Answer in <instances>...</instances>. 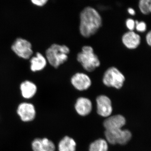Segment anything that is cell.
I'll use <instances>...</instances> for the list:
<instances>
[{
	"label": "cell",
	"mask_w": 151,
	"mask_h": 151,
	"mask_svg": "<svg viewBox=\"0 0 151 151\" xmlns=\"http://www.w3.org/2000/svg\"><path fill=\"white\" fill-rule=\"evenodd\" d=\"M79 31L84 37L94 35L102 27L103 20L98 11L91 6L84 8L80 14Z\"/></svg>",
	"instance_id": "1"
},
{
	"label": "cell",
	"mask_w": 151,
	"mask_h": 151,
	"mask_svg": "<svg viewBox=\"0 0 151 151\" xmlns=\"http://www.w3.org/2000/svg\"><path fill=\"white\" fill-rule=\"evenodd\" d=\"M70 52V49L66 45L53 44L47 49L45 57L47 63L57 68L67 61Z\"/></svg>",
	"instance_id": "2"
},
{
	"label": "cell",
	"mask_w": 151,
	"mask_h": 151,
	"mask_svg": "<svg viewBox=\"0 0 151 151\" xmlns=\"http://www.w3.org/2000/svg\"><path fill=\"white\" fill-rule=\"evenodd\" d=\"M77 60L84 70L88 72L94 71L100 65V61L92 47L86 45L82 47L81 52L77 55Z\"/></svg>",
	"instance_id": "3"
},
{
	"label": "cell",
	"mask_w": 151,
	"mask_h": 151,
	"mask_svg": "<svg viewBox=\"0 0 151 151\" xmlns=\"http://www.w3.org/2000/svg\"><path fill=\"white\" fill-rule=\"evenodd\" d=\"M126 78L124 74L116 67L109 68L104 73L103 84L109 87L121 89L124 86Z\"/></svg>",
	"instance_id": "4"
},
{
	"label": "cell",
	"mask_w": 151,
	"mask_h": 151,
	"mask_svg": "<svg viewBox=\"0 0 151 151\" xmlns=\"http://www.w3.org/2000/svg\"><path fill=\"white\" fill-rule=\"evenodd\" d=\"M11 48L17 56L24 59H30L33 53L32 44L23 38H17L12 45Z\"/></svg>",
	"instance_id": "5"
},
{
	"label": "cell",
	"mask_w": 151,
	"mask_h": 151,
	"mask_svg": "<svg viewBox=\"0 0 151 151\" xmlns=\"http://www.w3.org/2000/svg\"><path fill=\"white\" fill-rule=\"evenodd\" d=\"M105 135L108 143L112 145L116 144L124 145L129 142L132 137V134L129 130L118 129L106 130Z\"/></svg>",
	"instance_id": "6"
},
{
	"label": "cell",
	"mask_w": 151,
	"mask_h": 151,
	"mask_svg": "<svg viewBox=\"0 0 151 151\" xmlns=\"http://www.w3.org/2000/svg\"><path fill=\"white\" fill-rule=\"evenodd\" d=\"M17 115L22 122L29 123L33 122L36 118V108L33 103L23 102L19 104L16 110Z\"/></svg>",
	"instance_id": "7"
},
{
	"label": "cell",
	"mask_w": 151,
	"mask_h": 151,
	"mask_svg": "<svg viewBox=\"0 0 151 151\" xmlns=\"http://www.w3.org/2000/svg\"><path fill=\"white\" fill-rule=\"evenodd\" d=\"M32 151H55L56 147L50 139L47 137L34 138L31 143Z\"/></svg>",
	"instance_id": "8"
},
{
	"label": "cell",
	"mask_w": 151,
	"mask_h": 151,
	"mask_svg": "<svg viewBox=\"0 0 151 151\" xmlns=\"http://www.w3.org/2000/svg\"><path fill=\"white\" fill-rule=\"evenodd\" d=\"M97 113L103 117H108L113 112L112 102L106 95H100L96 98Z\"/></svg>",
	"instance_id": "9"
},
{
	"label": "cell",
	"mask_w": 151,
	"mask_h": 151,
	"mask_svg": "<svg viewBox=\"0 0 151 151\" xmlns=\"http://www.w3.org/2000/svg\"><path fill=\"white\" fill-rule=\"evenodd\" d=\"M70 82L72 86L78 91L87 90L92 85V81L87 74L76 73L71 77Z\"/></svg>",
	"instance_id": "10"
},
{
	"label": "cell",
	"mask_w": 151,
	"mask_h": 151,
	"mask_svg": "<svg viewBox=\"0 0 151 151\" xmlns=\"http://www.w3.org/2000/svg\"><path fill=\"white\" fill-rule=\"evenodd\" d=\"M126 123L125 117L122 115H117L107 118L104 121L103 125L106 130L112 131L122 129Z\"/></svg>",
	"instance_id": "11"
},
{
	"label": "cell",
	"mask_w": 151,
	"mask_h": 151,
	"mask_svg": "<svg viewBox=\"0 0 151 151\" xmlns=\"http://www.w3.org/2000/svg\"><path fill=\"white\" fill-rule=\"evenodd\" d=\"M140 36L134 31H129L124 33L122 37V42L124 46L130 50L137 48L141 43Z\"/></svg>",
	"instance_id": "12"
},
{
	"label": "cell",
	"mask_w": 151,
	"mask_h": 151,
	"mask_svg": "<svg viewBox=\"0 0 151 151\" xmlns=\"http://www.w3.org/2000/svg\"><path fill=\"white\" fill-rule=\"evenodd\" d=\"M92 105L91 100L84 97H80L76 100L75 109L78 115L85 116L89 115L92 111Z\"/></svg>",
	"instance_id": "13"
},
{
	"label": "cell",
	"mask_w": 151,
	"mask_h": 151,
	"mask_svg": "<svg viewBox=\"0 0 151 151\" xmlns=\"http://www.w3.org/2000/svg\"><path fill=\"white\" fill-rule=\"evenodd\" d=\"M21 94L25 100L33 98L36 94L37 87L35 84L29 80L23 81L20 85Z\"/></svg>",
	"instance_id": "14"
},
{
	"label": "cell",
	"mask_w": 151,
	"mask_h": 151,
	"mask_svg": "<svg viewBox=\"0 0 151 151\" xmlns=\"http://www.w3.org/2000/svg\"><path fill=\"white\" fill-rule=\"evenodd\" d=\"M30 59V67L31 71L33 72L43 70L47 63L45 56L40 52H37L35 56L32 57Z\"/></svg>",
	"instance_id": "15"
},
{
	"label": "cell",
	"mask_w": 151,
	"mask_h": 151,
	"mask_svg": "<svg viewBox=\"0 0 151 151\" xmlns=\"http://www.w3.org/2000/svg\"><path fill=\"white\" fill-rule=\"evenodd\" d=\"M76 144L73 138L65 136L60 139L58 145V151H76Z\"/></svg>",
	"instance_id": "16"
},
{
	"label": "cell",
	"mask_w": 151,
	"mask_h": 151,
	"mask_svg": "<svg viewBox=\"0 0 151 151\" xmlns=\"http://www.w3.org/2000/svg\"><path fill=\"white\" fill-rule=\"evenodd\" d=\"M108 143L103 139H98L90 144L89 151H108Z\"/></svg>",
	"instance_id": "17"
},
{
	"label": "cell",
	"mask_w": 151,
	"mask_h": 151,
	"mask_svg": "<svg viewBox=\"0 0 151 151\" xmlns=\"http://www.w3.org/2000/svg\"><path fill=\"white\" fill-rule=\"evenodd\" d=\"M139 8L143 14H150L151 12V0H139Z\"/></svg>",
	"instance_id": "18"
},
{
	"label": "cell",
	"mask_w": 151,
	"mask_h": 151,
	"mask_svg": "<svg viewBox=\"0 0 151 151\" xmlns=\"http://www.w3.org/2000/svg\"><path fill=\"white\" fill-rule=\"evenodd\" d=\"M147 24L145 22L138 21H135V28L137 31L139 32H144L147 30Z\"/></svg>",
	"instance_id": "19"
},
{
	"label": "cell",
	"mask_w": 151,
	"mask_h": 151,
	"mask_svg": "<svg viewBox=\"0 0 151 151\" xmlns=\"http://www.w3.org/2000/svg\"><path fill=\"white\" fill-rule=\"evenodd\" d=\"M126 26L130 31H134L135 28V21L133 19H128L126 22Z\"/></svg>",
	"instance_id": "20"
},
{
	"label": "cell",
	"mask_w": 151,
	"mask_h": 151,
	"mask_svg": "<svg viewBox=\"0 0 151 151\" xmlns=\"http://www.w3.org/2000/svg\"><path fill=\"white\" fill-rule=\"evenodd\" d=\"M48 1V0H30L31 2L33 5L39 7L44 6Z\"/></svg>",
	"instance_id": "21"
},
{
	"label": "cell",
	"mask_w": 151,
	"mask_h": 151,
	"mask_svg": "<svg viewBox=\"0 0 151 151\" xmlns=\"http://www.w3.org/2000/svg\"><path fill=\"white\" fill-rule=\"evenodd\" d=\"M146 40L147 43L150 46L151 45V32L150 31L147 34L146 36Z\"/></svg>",
	"instance_id": "22"
},
{
	"label": "cell",
	"mask_w": 151,
	"mask_h": 151,
	"mask_svg": "<svg viewBox=\"0 0 151 151\" xmlns=\"http://www.w3.org/2000/svg\"><path fill=\"white\" fill-rule=\"evenodd\" d=\"M128 12L131 15L134 16L136 14V12H135V10L132 8H129L128 9Z\"/></svg>",
	"instance_id": "23"
}]
</instances>
